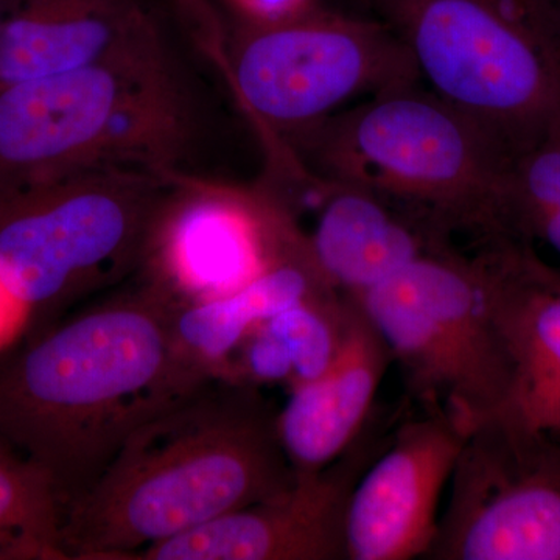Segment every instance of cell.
Listing matches in <instances>:
<instances>
[{
  "mask_svg": "<svg viewBox=\"0 0 560 560\" xmlns=\"http://www.w3.org/2000/svg\"><path fill=\"white\" fill-rule=\"evenodd\" d=\"M175 305L147 282L0 349V436L46 471L62 515L132 430L209 378L176 350Z\"/></svg>",
  "mask_w": 560,
  "mask_h": 560,
  "instance_id": "cell-1",
  "label": "cell"
},
{
  "mask_svg": "<svg viewBox=\"0 0 560 560\" xmlns=\"http://www.w3.org/2000/svg\"><path fill=\"white\" fill-rule=\"evenodd\" d=\"M278 412L260 386L209 377L151 416L62 515L65 559L127 560L289 489Z\"/></svg>",
  "mask_w": 560,
  "mask_h": 560,
  "instance_id": "cell-2",
  "label": "cell"
},
{
  "mask_svg": "<svg viewBox=\"0 0 560 560\" xmlns=\"http://www.w3.org/2000/svg\"><path fill=\"white\" fill-rule=\"evenodd\" d=\"M304 138L319 178L355 184L440 228L512 237L510 153L477 120L422 83L372 95Z\"/></svg>",
  "mask_w": 560,
  "mask_h": 560,
  "instance_id": "cell-3",
  "label": "cell"
},
{
  "mask_svg": "<svg viewBox=\"0 0 560 560\" xmlns=\"http://www.w3.org/2000/svg\"><path fill=\"white\" fill-rule=\"evenodd\" d=\"M189 131L161 43L0 88V191L92 167L162 171Z\"/></svg>",
  "mask_w": 560,
  "mask_h": 560,
  "instance_id": "cell-4",
  "label": "cell"
},
{
  "mask_svg": "<svg viewBox=\"0 0 560 560\" xmlns=\"http://www.w3.org/2000/svg\"><path fill=\"white\" fill-rule=\"evenodd\" d=\"M420 81L477 120L512 162L560 125L555 0H363Z\"/></svg>",
  "mask_w": 560,
  "mask_h": 560,
  "instance_id": "cell-5",
  "label": "cell"
},
{
  "mask_svg": "<svg viewBox=\"0 0 560 560\" xmlns=\"http://www.w3.org/2000/svg\"><path fill=\"white\" fill-rule=\"evenodd\" d=\"M150 178L92 167L0 191V283L24 315L21 340L145 260L164 210Z\"/></svg>",
  "mask_w": 560,
  "mask_h": 560,
  "instance_id": "cell-6",
  "label": "cell"
},
{
  "mask_svg": "<svg viewBox=\"0 0 560 560\" xmlns=\"http://www.w3.org/2000/svg\"><path fill=\"white\" fill-rule=\"evenodd\" d=\"M232 75L248 108L279 131H312L346 103L422 83L407 46L374 16L298 9L249 14Z\"/></svg>",
  "mask_w": 560,
  "mask_h": 560,
  "instance_id": "cell-7",
  "label": "cell"
},
{
  "mask_svg": "<svg viewBox=\"0 0 560 560\" xmlns=\"http://www.w3.org/2000/svg\"><path fill=\"white\" fill-rule=\"evenodd\" d=\"M508 411L467 434L430 560H560V441Z\"/></svg>",
  "mask_w": 560,
  "mask_h": 560,
  "instance_id": "cell-8",
  "label": "cell"
},
{
  "mask_svg": "<svg viewBox=\"0 0 560 560\" xmlns=\"http://www.w3.org/2000/svg\"><path fill=\"white\" fill-rule=\"evenodd\" d=\"M393 419L372 412L340 458L296 471L289 489L220 515L140 552L143 560H348L346 518L363 471L393 436Z\"/></svg>",
  "mask_w": 560,
  "mask_h": 560,
  "instance_id": "cell-9",
  "label": "cell"
},
{
  "mask_svg": "<svg viewBox=\"0 0 560 560\" xmlns=\"http://www.w3.org/2000/svg\"><path fill=\"white\" fill-rule=\"evenodd\" d=\"M467 431L441 410L405 420L361 475L348 508V560L429 556Z\"/></svg>",
  "mask_w": 560,
  "mask_h": 560,
  "instance_id": "cell-10",
  "label": "cell"
},
{
  "mask_svg": "<svg viewBox=\"0 0 560 560\" xmlns=\"http://www.w3.org/2000/svg\"><path fill=\"white\" fill-rule=\"evenodd\" d=\"M300 231L283 210L235 197L200 195L164 208L145 260L149 282L176 305L215 300L248 283Z\"/></svg>",
  "mask_w": 560,
  "mask_h": 560,
  "instance_id": "cell-11",
  "label": "cell"
},
{
  "mask_svg": "<svg viewBox=\"0 0 560 560\" xmlns=\"http://www.w3.org/2000/svg\"><path fill=\"white\" fill-rule=\"evenodd\" d=\"M422 313L453 381L452 416L469 433L506 410L510 357L490 312L482 249L477 256L429 250L390 278Z\"/></svg>",
  "mask_w": 560,
  "mask_h": 560,
  "instance_id": "cell-12",
  "label": "cell"
},
{
  "mask_svg": "<svg viewBox=\"0 0 560 560\" xmlns=\"http://www.w3.org/2000/svg\"><path fill=\"white\" fill-rule=\"evenodd\" d=\"M490 312L511 361L506 410L560 436V270L528 241H485Z\"/></svg>",
  "mask_w": 560,
  "mask_h": 560,
  "instance_id": "cell-13",
  "label": "cell"
},
{
  "mask_svg": "<svg viewBox=\"0 0 560 560\" xmlns=\"http://www.w3.org/2000/svg\"><path fill=\"white\" fill-rule=\"evenodd\" d=\"M139 0H20L0 38V88L161 43Z\"/></svg>",
  "mask_w": 560,
  "mask_h": 560,
  "instance_id": "cell-14",
  "label": "cell"
},
{
  "mask_svg": "<svg viewBox=\"0 0 560 560\" xmlns=\"http://www.w3.org/2000/svg\"><path fill=\"white\" fill-rule=\"evenodd\" d=\"M348 300L337 359L315 381L290 388L278 412L280 442L294 471L323 469L348 451L375 411V397L393 363L381 331L359 302Z\"/></svg>",
  "mask_w": 560,
  "mask_h": 560,
  "instance_id": "cell-15",
  "label": "cell"
},
{
  "mask_svg": "<svg viewBox=\"0 0 560 560\" xmlns=\"http://www.w3.org/2000/svg\"><path fill=\"white\" fill-rule=\"evenodd\" d=\"M318 183V217L308 245L324 278L341 294L360 296L441 248L388 198L355 184Z\"/></svg>",
  "mask_w": 560,
  "mask_h": 560,
  "instance_id": "cell-16",
  "label": "cell"
},
{
  "mask_svg": "<svg viewBox=\"0 0 560 560\" xmlns=\"http://www.w3.org/2000/svg\"><path fill=\"white\" fill-rule=\"evenodd\" d=\"M340 293L327 282L307 235L298 231L275 259L241 289L215 300L175 305L173 340L180 359L209 377H224L232 353L254 327L323 294Z\"/></svg>",
  "mask_w": 560,
  "mask_h": 560,
  "instance_id": "cell-17",
  "label": "cell"
},
{
  "mask_svg": "<svg viewBox=\"0 0 560 560\" xmlns=\"http://www.w3.org/2000/svg\"><path fill=\"white\" fill-rule=\"evenodd\" d=\"M61 525L46 471L0 436V560L65 559Z\"/></svg>",
  "mask_w": 560,
  "mask_h": 560,
  "instance_id": "cell-18",
  "label": "cell"
},
{
  "mask_svg": "<svg viewBox=\"0 0 560 560\" xmlns=\"http://www.w3.org/2000/svg\"><path fill=\"white\" fill-rule=\"evenodd\" d=\"M552 212H560V125L512 162L506 189L508 231L525 241L526 228Z\"/></svg>",
  "mask_w": 560,
  "mask_h": 560,
  "instance_id": "cell-19",
  "label": "cell"
},
{
  "mask_svg": "<svg viewBox=\"0 0 560 560\" xmlns=\"http://www.w3.org/2000/svg\"><path fill=\"white\" fill-rule=\"evenodd\" d=\"M525 241L547 243L560 256V212L547 213L526 228Z\"/></svg>",
  "mask_w": 560,
  "mask_h": 560,
  "instance_id": "cell-20",
  "label": "cell"
},
{
  "mask_svg": "<svg viewBox=\"0 0 560 560\" xmlns=\"http://www.w3.org/2000/svg\"><path fill=\"white\" fill-rule=\"evenodd\" d=\"M9 315L21 316L24 319L21 308L18 307L16 302L11 300L7 291L3 290L2 283H0V349L9 348L10 345H7V340H9L11 330H16L21 337L22 331H24L22 320L9 318Z\"/></svg>",
  "mask_w": 560,
  "mask_h": 560,
  "instance_id": "cell-21",
  "label": "cell"
},
{
  "mask_svg": "<svg viewBox=\"0 0 560 560\" xmlns=\"http://www.w3.org/2000/svg\"><path fill=\"white\" fill-rule=\"evenodd\" d=\"M10 10L7 7V0H0V38H2L3 24H5L7 16Z\"/></svg>",
  "mask_w": 560,
  "mask_h": 560,
  "instance_id": "cell-22",
  "label": "cell"
},
{
  "mask_svg": "<svg viewBox=\"0 0 560 560\" xmlns=\"http://www.w3.org/2000/svg\"><path fill=\"white\" fill-rule=\"evenodd\" d=\"M556 7H558L559 13H560V0H555Z\"/></svg>",
  "mask_w": 560,
  "mask_h": 560,
  "instance_id": "cell-23",
  "label": "cell"
}]
</instances>
